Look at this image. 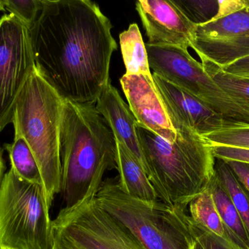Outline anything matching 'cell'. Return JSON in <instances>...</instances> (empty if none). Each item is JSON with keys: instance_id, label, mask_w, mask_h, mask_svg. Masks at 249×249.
Segmentation results:
<instances>
[{"instance_id": "d4e9b609", "label": "cell", "mask_w": 249, "mask_h": 249, "mask_svg": "<svg viewBox=\"0 0 249 249\" xmlns=\"http://www.w3.org/2000/svg\"><path fill=\"white\" fill-rule=\"evenodd\" d=\"M186 222L193 238L203 249H242L195 222L189 213L186 215Z\"/></svg>"}, {"instance_id": "52a82bcc", "label": "cell", "mask_w": 249, "mask_h": 249, "mask_svg": "<svg viewBox=\"0 0 249 249\" xmlns=\"http://www.w3.org/2000/svg\"><path fill=\"white\" fill-rule=\"evenodd\" d=\"M149 68L164 80L201 101L226 121L249 124V105L225 92L188 50L145 44Z\"/></svg>"}, {"instance_id": "8992f818", "label": "cell", "mask_w": 249, "mask_h": 249, "mask_svg": "<svg viewBox=\"0 0 249 249\" xmlns=\"http://www.w3.org/2000/svg\"><path fill=\"white\" fill-rule=\"evenodd\" d=\"M45 188L13 169L0 184V247L52 249V220Z\"/></svg>"}, {"instance_id": "277c9868", "label": "cell", "mask_w": 249, "mask_h": 249, "mask_svg": "<svg viewBox=\"0 0 249 249\" xmlns=\"http://www.w3.org/2000/svg\"><path fill=\"white\" fill-rule=\"evenodd\" d=\"M64 99L35 67L15 108V136L23 137L40 170L50 208L61 190L60 127Z\"/></svg>"}, {"instance_id": "3957f363", "label": "cell", "mask_w": 249, "mask_h": 249, "mask_svg": "<svg viewBox=\"0 0 249 249\" xmlns=\"http://www.w3.org/2000/svg\"><path fill=\"white\" fill-rule=\"evenodd\" d=\"M177 131L174 143L136 123V132L158 199L172 207H188L215 175L216 158L206 139L191 129L171 121Z\"/></svg>"}, {"instance_id": "5b68a950", "label": "cell", "mask_w": 249, "mask_h": 249, "mask_svg": "<svg viewBox=\"0 0 249 249\" xmlns=\"http://www.w3.org/2000/svg\"><path fill=\"white\" fill-rule=\"evenodd\" d=\"M96 199L146 249H190L194 243L186 222L187 207H172L160 200L148 203L133 198L121 190L118 176L104 180Z\"/></svg>"}, {"instance_id": "44dd1931", "label": "cell", "mask_w": 249, "mask_h": 249, "mask_svg": "<svg viewBox=\"0 0 249 249\" xmlns=\"http://www.w3.org/2000/svg\"><path fill=\"white\" fill-rule=\"evenodd\" d=\"M201 64L208 75L232 97L249 105V78L234 76L207 60Z\"/></svg>"}, {"instance_id": "ba28073f", "label": "cell", "mask_w": 249, "mask_h": 249, "mask_svg": "<svg viewBox=\"0 0 249 249\" xmlns=\"http://www.w3.org/2000/svg\"><path fill=\"white\" fill-rule=\"evenodd\" d=\"M52 249H146L96 197L64 208L52 221Z\"/></svg>"}, {"instance_id": "f1b7e54d", "label": "cell", "mask_w": 249, "mask_h": 249, "mask_svg": "<svg viewBox=\"0 0 249 249\" xmlns=\"http://www.w3.org/2000/svg\"><path fill=\"white\" fill-rule=\"evenodd\" d=\"M4 169H5V166H4V160L2 158V151L0 149V184H1L4 175Z\"/></svg>"}, {"instance_id": "484cf974", "label": "cell", "mask_w": 249, "mask_h": 249, "mask_svg": "<svg viewBox=\"0 0 249 249\" xmlns=\"http://www.w3.org/2000/svg\"><path fill=\"white\" fill-rule=\"evenodd\" d=\"M211 146L213 156L216 159H222L225 162L236 161L249 164V149L230 146Z\"/></svg>"}, {"instance_id": "83f0119b", "label": "cell", "mask_w": 249, "mask_h": 249, "mask_svg": "<svg viewBox=\"0 0 249 249\" xmlns=\"http://www.w3.org/2000/svg\"><path fill=\"white\" fill-rule=\"evenodd\" d=\"M222 69L230 74L249 78V56L237 60Z\"/></svg>"}, {"instance_id": "6da1fadb", "label": "cell", "mask_w": 249, "mask_h": 249, "mask_svg": "<svg viewBox=\"0 0 249 249\" xmlns=\"http://www.w3.org/2000/svg\"><path fill=\"white\" fill-rule=\"evenodd\" d=\"M112 25L89 0H43L30 30L36 70L66 101L96 105L109 83L118 44Z\"/></svg>"}, {"instance_id": "ac0fdd59", "label": "cell", "mask_w": 249, "mask_h": 249, "mask_svg": "<svg viewBox=\"0 0 249 249\" xmlns=\"http://www.w3.org/2000/svg\"><path fill=\"white\" fill-rule=\"evenodd\" d=\"M4 148L9 154L11 168L18 176L29 182L43 185L37 162L23 137L15 136L13 143L4 145Z\"/></svg>"}, {"instance_id": "d6986e66", "label": "cell", "mask_w": 249, "mask_h": 249, "mask_svg": "<svg viewBox=\"0 0 249 249\" xmlns=\"http://www.w3.org/2000/svg\"><path fill=\"white\" fill-rule=\"evenodd\" d=\"M188 206L190 217L195 222L200 224L218 236L231 241L218 213L209 187L193 199Z\"/></svg>"}, {"instance_id": "30bf717a", "label": "cell", "mask_w": 249, "mask_h": 249, "mask_svg": "<svg viewBox=\"0 0 249 249\" xmlns=\"http://www.w3.org/2000/svg\"><path fill=\"white\" fill-rule=\"evenodd\" d=\"M190 47L221 68L249 56V0L239 10L196 26Z\"/></svg>"}, {"instance_id": "4fadbf2b", "label": "cell", "mask_w": 249, "mask_h": 249, "mask_svg": "<svg viewBox=\"0 0 249 249\" xmlns=\"http://www.w3.org/2000/svg\"><path fill=\"white\" fill-rule=\"evenodd\" d=\"M121 86L137 123L171 143L177 131L154 82L142 75L124 74Z\"/></svg>"}, {"instance_id": "603a6c76", "label": "cell", "mask_w": 249, "mask_h": 249, "mask_svg": "<svg viewBox=\"0 0 249 249\" xmlns=\"http://www.w3.org/2000/svg\"><path fill=\"white\" fill-rule=\"evenodd\" d=\"M4 10L32 29L43 6V0H2Z\"/></svg>"}, {"instance_id": "7a4b0ae2", "label": "cell", "mask_w": 249, "mask_h": 249, "mask_svg": "<svg viewBox=\"0 0 249 249\" xmlns=\"http://www.w3.org/2000/svg\"><path fill=\"white\" fill-rule=\"evenodd\" d=\"M116 140L95 105L64 100L60 127L64 208L96 197L107 171L116 169Z\"/></svg>"}, {"instance_id": "7402d4cb", "label": "cell", "mask_w": 249, "mask_h": 249, "mask_svg": "<svg viewBox=\"0 0 249 249\" xmlns=\"http://www.w3.org/2000/svg\"><path fill=\"white\" fill-rule=\"evenodd\" d=\"M181 13L196 26L207 23L217 15L219 1L171 0Z\"/></svg>"}, {"instance_id": "5bb4252c", "label": "cell", "mask_w": 249, "mask_h": 249, "mask_svg": "<svg viewBox=\"0 0 249 249\" xmlns=\"http://www.w3.org/2000/svg\"><path fill=\"white\" fill-rule=\"evenodd\" d=\"M95 106L112 130L115 140L125 146L147 174L136 132L137 121L111 82L99 96Z\"/></svg>"}, {"instance_id": "8fae6325", "label": "cell", "mask_w": 249, "mask_h": 249, "mask_svg": "<svg viewBox=\"0 0 249 249\" xmlns=\"http://www.w3.org/2000/svg\"><path fill=\"white\" fill-rule=\"evenodd\" d=\"M136 8L149 38L148 44L188 50L197 26L171 0H140Z\"/></svg>"}, {"instance_id": "e0dca14e", "label": "cell", "mask_w": 249, "mask_h": 249, "mask_svg": "<svg viewBox=\"0 0 249 249\" xmlns=\"http://www.w3.org/2000/svg\"><path fill=\"white\" fill-rule=\"evenodd\" d=\"M120 43L126 68V75H142L154 82L149 68L147 53L142 34L136 23L120 35Z\"/></svg>"}, {"instance_id": "cb8c5ba5", "label": "cell", "mask_w": 249, "mask_h": 249, "mask_svg": "<svg viewBox=\"0 0 249 249\" xmlns=\"http://www.w3.org/2000/svg\"><path fill=\"white\" fill-rule=\"evenodd\" d=\"M204 138L211 146L249 149V125L221 130L209 134Z\"/></svg>"}, {"instance_id": "ffe728a7", "label": "cell", "mask_w": 249, "mask_h": 249, "mask_svg": "<svg viewBox=\"0 0 249 249\" xmlns=\"http://www.w3.org/2000/svg\"><path fill=\"white\" fill-rule=\"evenodd\" d=\"M215 173L228 192L238 211L249 236V192L237 179L235 174L225 161L216 159Z\"/></svg>"}, {"instance_id": "4316f807", "label": "cell", "mask_w": 249, "mask_h": 249, "mask_svg": "<svg viewBox=\"0 0 249 249\" xmlns=\"http://www.w3.org/2000/svg\"><path fill=\"white\" fill-rule=\"evenodd\" d=\"M226 162L235 174L237 179L249 192V164L236 161H228Z\"/></svg>"}, {"instance_id": "1f68e13d", "label": "cell", "mask_w": 249, "mask_h": 249, "mask_svg": "<svg viewBox=\"0 0 249 249\" xmlns=\"http://www.w3.org/2000/svg\"><path fill=\"white\" fill-rule=\"evenodd\" d=\"M0 249H7V248H1V247H0Z\"/></svg>"}, {"instance_id": "7c38bea8", "label": "cell", "mask_w": 249, "mask_h": 249, "mask_svg": "<svg viewBox=\"0 0 249 249\" xmlns=\"http://www.w3.org/2000/svg\"><path fill=\"white\" fill-rule=\"evenodd\" d=\"M152 77L171 121L189 127L203 138L221 130L249 125L229 122L201 101L158 75L153 73Z\"/></svg>"}, {"instance_id": "9a60e30c", "label": "cell", "mask_w": 249, "mask_h": 249, "mask_svg": "<svg viewBox=\"0 0 249 249\" xmlns=\"http://www.w3.org/2000/svg\"><path fill=\"white\" fill-rule=\"evenodd\" d=\"M116 170L121 190L133 198L153 203L159 200L147 174L125 146L116 140Z\"/></svg>"}, {"instance_id": "4dcf8cb0", "label": "cell", "mask_w": 249, "mask_h": 249, "mask_svg": "<svg viewBox=\"0 0 249 249\" xmlns=\"http://www.w3.org/2000/svg\"><path fill=\"white\" fill-rule=\"evenodd\" d=\"M4 10V4H3L2 0H0V11Z\"/></svg>"}, {"instance_id": "2e32d148", "label": "cell", "mask_w": 249, "mask_h": 249, "mask_svg": "<svg viewBox=\"0 0 249 249\" xmlns=\"http://www.w3.org/2000/svg\"><path fill=\"white\" fill-rule=\"evenodd\" d=\"M209 188L230 241L239 248L249 249L248 232L229 194L219 182L216 173L211 181Z\"/></svg>"}, {"instance_id": "9c48e42d", "label": "cell", "mask_w": 249, "mask_h": 249, "mask_svg": "<svg viewBox=\"0 0 249 249\" xmlns=\"http://www.w3.org/2000/svg\"><path fill=\"white\" fill-rule=\"evenodd\" d=\"M30 30L14 15L0 18V132L13 122L18 98L35 70Z\"/></svg>"}, {"instance_id": "f546056e", "label": "cell", "mask_w": 249, "mask_h": 249, "mask_svg": "<svg viewBox=\"0 0 249 249\" xmlns=\"http://www.w3.org/2000/svg\"><path fill=\"white\" fill-rule=\"evenodd\" d=\"M203 249L202 248L201 246H200V244H199L197 241H196V240H195L194 243H193V245H192L191 249Z\"/></svg>"}]
</instances>
